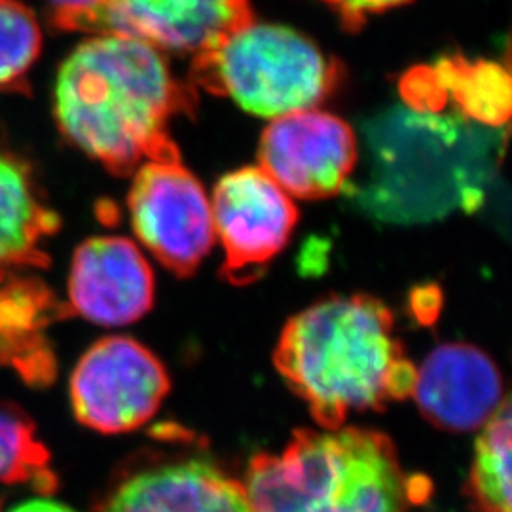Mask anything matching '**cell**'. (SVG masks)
Listing matches in <instances>:
<instances>
[{
    "label": "cell",
    "mask_w": 512,
    "mask_h": 512,
    "mask_svg": "<svg viewBox=\"0 0 512 512\" xmlns=\"http://www.w3.org/2000/svg\"><path fill=\"white\" fill-rule=\"evenodd\" d=\"M192 103L162 52L137 38L99 33L74 48L55 82L63 135L116 175L175 145L167 124Z\"/></svg>",
    "instance_id": "1"
},
{
    "label": "cell",
    "mask_w": 512,
    "mask_h": 512,
    "mask_svg": "<svg viewBox=\"0 0 512 512\" xmlns=\"http://www.w3.org/2000/svg\"><path fill=\"white\" fill-rule=\"evenodd\" d=\"M283 380L321 429L412 395V365L393 330V315L370 296H330L285 325L275 349Z\"/></svg>",
    "instance_id": "2"
},
{
    "label": "cell",
    "mask_w": 512,
    "mask_h": 512,
    "mask_svg": "<svg viewBox=\"0 0 512 512\" xmlns=\"http://www.w3.org/2000/svg\"><path fill=\"white\" fill-rule=\"evenodd\" d=\"M459 110L406 103L368 124L366 171L353 198L389 222H427L476 207L497 139Z\"/></svg>",
    "instance_id": "3"
},
{
    "label": "cell",
    "mask_w": 512,
    "mask_h": 512,
    "mask_svg": "<svg viewBox=\"0 0 512 512\" xmlns=\"http://www.w3.org/2000/svg\"><path fill=\"white\" fill-rule=\"evenodd\" d=\"M245 492L255 512H406L425 494L393 442L363 427L300 431L283 452L251 459Z\"/></svg>",
    "instance_id": "4"
},
{
    "label": "cell",
    "mask_w": 512,
    "mask_h": 512,
    "mask_svg": "<svg viewBox=\"0 0 512 512\" xmlns=\"http://www.w3.org/2000/svg\"><path fill=\"white\" fill-rule=\"evenodd\" d=\"M192 76L205 90L274 120L315 109L336 88L340 71L310 38L251 19L213 50L194 57Z\"/></svg>",
    "instance_id": "5"
},
{
    "label": "cell",
    "mask_w": 512,
    "mask_h": 512,
    "mask_svg": "<svg viewBox=\"0 0 512 512\" xmlns=\"http://www.w3.org/2000/svg\"><path fill=\"white\" fill-rule=\"evenodd\" d=\"M128 207L137 239L175 274H192L215 243L211 200L177 148L135 169Z\"/></svg>",
    "instance_id": "6"
},
{
    "label": "cell",
    "mask_w": 512,
    "mask_h": 512,
    "mask_svg": "<svg viewBox=\"0 0 512 512\" xmlns=\"http://www.w3.org/2000/svg\"><path fill=\"white\" fill-rule=\"evenodd\" d=\"M160 359L128 336H107L88 349L71 376L76 420L103 435L145 425L169 393Z\"/></svg>",
    "instance_id": "7"
},
{
    "label": "cell",
    "mask_w": 512,
    "mask_h": 512,
    "mask_svg": "<svg viewBox=\"0 0 512 512\" xmlns=\"http://www.w3.org/2000/svg\"><path fill=\"white\" fill-rule=\"evenodd\" d=\"M260 169L291 198L321 200L346 188L359 160L353 129L325 110L274 118L260 139Z\"/></svg>",
    "instance_id": "8"
},
{
    "label": "cell",
    "mask_w": 512,
    "mask_h": 512,
    "mask_svg": "<svg viewBox=\"0 0 512 512\" xmlns=\"http://www.w3.org/2000/svg\"><path fill=\"white\" fill-rule=\"evenodd\" d=\"M209 200L224 270L236 281L253 277L279 255L298 220L293 198L260 167L222 177Z\"/></svg>",
    "instance_id": "9"
},
{
    "label": "cell",
    "mask_w": 512,
    "mask_h": 512,
    "mask_svg": "<svg viewBox=\"0 0 512 512\" xmlns=\"http://www.w3.org/2000/svg\"><path fill=\"white\" fill-rule=\"evenodd\" d=\"M251 19L249 0H101L84 29L198 57Z\"/></svg>",
    "instance_id": "10"
},
{
    "label": "cell",
    "mask_w": 512,
    "mask_h": 512,
    "mask_svg": "<svg viewBox=\"0 0 512 512\" xmlns=\"http://www.w3.org/2000/svg\"><path fill=\"white\" fill-rule=\"evenodd\" d=\"M69 300L78 315L95 325H131L152 308V268L129 239H88L74 253Z\"/></svg>",
    "instance_id": "11"
},
{
    "label": "cell",
    "mask_w": 512,
    "mask_h": 512,
    "mask_svg": "<svg viewBox=\"0 0 512 512\" xmlns=\"http://www.w3.org/2000/svg\"><path fill=\"white\" fill-rule=\"evenodd\" d=\"M412 397L425 420L452 433L478 431L507 401L499 368L469 344L433 349L416 368Z\"/></svg>",
    "instance_id": "12"
},
{
    "label": "cell",
    "mask_w": 512,
    "mask_h": 512,
    "mask_svg": "<svg viewBox=\"0 0 512 512\" xmlns=\"http://www.w3.org/2000/svg\"><path fill=\"white\" fill-rule=\"evenodd\" d=\"M101 512H255L243 482L211 459L181 456L126 476Z\"/></svg>",
    "instance_id": "13"
},
{
    "label": "cell",
    "mask_w": 512,
    "mask_h": 512,
    "mask_svg": "<svg viewBox=\"0 0 512 512\" xmlns=\"http://www.w3.org/2000/svg\"><path fill=\"white\" fill-rule=\"evenodd\" d=\"M57 228L54 213L40 198L29 167L0 152V277L23 266H40V243Z\"/></svg>",
    "instance_id": "14"
},
{
    "label": "cell",
    "mask_w": 512,
    "mask_h": 512,
    "mask_svg": "<svg viewBox=\"0 0 512 512\" xmlns=\"http://www.w3.org/2000/svg\"><path fill=\"white\" fill-rule=\"evenodd\" d=\"M446 101H452L463 116L486 128H499L511 112V82L495 63H467L446 59L429 71Z\"/></svg>",
    "instance_id": "15"
},
{
    "label": "cell",
    "mask_w": 512,
    "mask_h": 512,
    "mask_svg": "<svg viewBox=\"0 0 512 512\" xmlns=\"http://www.w3.org/2000/svg\"><path fill=\"white\" fill-rule=\"evenodd\" d=\"M471 469V494L482 512H511V401L507 399L478 429Z\"/></svg>",
    "instance_id": "16"
},
{
    "label": "cell",
    "mask_w": 512,
    "mask_h": 512,
    "mask_svg": "<svg viewBox=\"0 0 512 512\" xmlns=\"http://www.w3.org/2000/svg\"><path fill=\"white\" fill-rule=\"evenodd\" d=\"M0 482L52 494L57 478L50 454L35 435V425L18 408H0Z\"/></svg>",
    "instance_id": "17"
},
{
    "label": "cell",
    "mask_w": 512,
    "mask_h": 512,
    "mask_svg": "<svg viewBox=\"0 0 512 512\" xmlns=\"http://www.w3.org/2000/svg\"><path fill=\"white\" fill-rule=\"evenodd\" d=\"M42 48L35 14L19 0H0V88H12L29 73Z\"/></svg>",
    "instance_id": "18"
},
{
    "label": "cell",
    "mask_w": 512,
    "mask_h": 512,
    "mask_svg": "<svg viewBox=\"0 0 512 512\" xmlns=\"http://www.w3.org/2000/svg\"><path fill=\"white\" fill-rule=\"evenodd\" d=\"M321 2H325L329 8H332L348 29H357L365 23L366 18L403 6L410 0H321Z\"/></svg>",
    "instance_id": "19"
},
{
    "label": "cell",
    "mask_w": 512,
    "mask_h": 512,
    "mask_svg": "<svg viewBox=\"0 0 512 512\" xmlns=\"http://www.w3.org/2000/svg\"><path fill=\"white\" fill-rule=\"evenodd\" d=\"M57 12V23L69 29H84L101 0H48Z\"/></svg>",
    "instance_id": "20"
},
{
    "label": "cell",
    "mask_w": 512,
    "mask_h": 512,
    "mask_svg": "<svg viewBox=\"0 0 512 512\" xmlns=\"http://www.w3.org/2000/svg\"><path fill=\"white\" fill-rule=\"evenodd\" d=\"M8 512H78L74 511L73 507L59 503L55 499H48V497H37V499H29L16 505L14 509Z\"/></svg>",
    "instance_id": "21"
}]
</instances>
